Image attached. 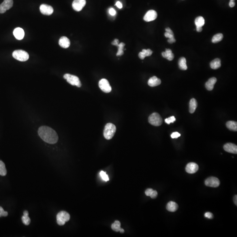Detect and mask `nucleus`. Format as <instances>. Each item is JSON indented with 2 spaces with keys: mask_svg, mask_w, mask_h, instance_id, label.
I'll use <instances>...</instances> for the list:
<instances>
[{
  "mask_svg": "<svg viewBox=\"0 0 237 237\" xmlns=\"http://www.w3.org/2000/svg\"><path fill=\"white\" fill-rule=\"evenodd\" d=\"M38 133L44 142L50 144L56 143L59 139L57 133L50 127L42 126L39 128Z\"/></svg>",
  "mask_w": 237,
  "mask_h": 237,
  "instance_id": "nucleus-1",
  "label": "nucleus"
},
{
  "mask_svg": "<svg viewBox=\"0 0 237 237\" xmlns=\"http://www.w3.org/2000/svg\"><path fill=\"white\" fill-rule=\"evenodd\" d=\"M116 131V127L112 123H108L105 126L104 136L107 140H110L113 138Z\"/></svg>",
  "mask_w": 237,
  "mask_h": 237,
  "instance_id": "nucleus-2",
  "label": "nucleus"
},
{
  "mask_svg": "<svg viewBox=\"0 0 237 237\" xmlns=\"http://www.w3.org/2000/svg\"><path fill=\"white\" fill-rule=\"evenodd\" d=\"M12 56L14 59L21 62H25L28 60L29 55L26 51L17 50L13 52Z\"/></svg>",
  "mask_w": 237,
  "mask_h": 237,
  "instance_id": "nucleus-3",
  "label": "nucleus"
},
{
  "mask_svg": "<svg viewBox=\"0 0 237 237\" xmlns=\"http://www.w3.org/2000/svg\"><path fill=\"white\" fill-rule=\"evenodd\" d=\"M70 215L69 213L64 211H62L58 213L56 217L57 223L60 226H63L70 220Z\"/></svg>",
  "mask_w": 237,
  "mask_h": 237,
  "instance_id": "nucleus-4",
  "label": "nucleus"
},
{
  "mask_svg": "<svg viewBox=\"0 0 237 237\" xmlns=\"http://www.w3.org/2000/svg\"><path fill=\"white\" fill-rule=\"evenodd\" d=\"M64 78L67 80V82L73 86H76L78 87L81 86V83L80 79L77 76L70 74H66L64 75Z\"/></svg>",
  "mask_w": 237,
  "mask_h": 237,
  "instance_id": "nucleus-5",
  "label": "nucleus"
},
{
  "mask_svg": "<svg viewBox=\"0 0 237 237\" xmlns=\"http://www.w3.org/2000/svg\"><path fill=\"white\" fill-rule=\"evenodd\" d=\"M148 122L153 126H160L163 123V119L159 114L154 112L151 114L148 117Z\"/></svg>",
  "mask_w": 237,
  "mask_h": 237,
  "instance_id": "nucleus-6",
  "label": "nucleus"
},
{
  "mask_svg": "<svg viewBox=\"0 0 237 237\" xmlns=\"http://www.w3.org/2000/svg\"><path fill=\"white\" fill-rule=\"evenodd\" d=\"M99 86L101 90L106 93L111 91L112 87L109 82L106 79H102L99 82Z\"/></svg>",
  "mask_w": 237,
  "mask_h": 237,
  "instance_id": "nucleus-7",
  "label": "nucleus"
},
{
  "mask_svg": "<svg viewBox=\"0 0 237 237\" xmlns=\"http://www.w3.org/2000/svg\"><path fill=\"white\" fill-rule=\"evenodd\" d=\"M205 184L206 186L217 187L220 185V181L217 177L212 176L209 177L205 180Z\"/></svg>",
  "mask_w": 237,
  "mask_h": 237,
  "instance_id": "nucleus-8",
  "label": "nucleus"
},
{
  "mask_svg": "<svg viewBox=\"0 0 237 237\" xmlns=\"http://www.w3.org/2000/svg\"><path fill=\"white\" fill-rule=\"evenodd\" d=\"M13 0H4L0 5V13L3 14L13 6Z\"/></svg>",
  "mask_w": 237,
  "mask_h": 237,
  "instance_id": "nucleus-9",
  "label": "nucleus"
},
{
  "mask_svg": "<svg viewBox=\"0 0 237 237\" xmlns=\"http://www.w3.org/2000/svg\"><path fill=\"white\" fill-rule=\"evenodd\" d=\"M86 4V0H74L72 4L73 9L76 12H80Z\"/></svg>",
  "mask_w": 237,
  "mask_h": 237,
  "instance_id": "nucleus-10",
  "label": "nucleus"
},
{
  "mask_svg": "<svg viewBox=\"0 0 237 237\" xmlns=\"http://www.w3.org/2000/svg\"><path fill=\"white\" fill-rule=\"evenodd\" d=\"M40 10L42 14L47 16H50L54 12L53 8L51 6L46 4H42L40 7Z\"/></svg>",
  "mask_w": 237,
  "mask_h": 237,
  "instance_id": "nucleus-11",
  "label": "nucleus"
},
{
  "mask_svg": "<svg viewBox=\"0 0 237 237\" xmlns=\"http://www.w3.org/2000/svg\"><path fill=\"white\" fill-rule=\"evenodd\" d=\"M157 13L153 10L148 11L144 17V20L146 22H151L157 18Z\"/></svg>",
  "mask_w": 237,
  "mask_h": 237,
  "instance_id": "nucleus-12",
  "label": "nucleus"
},
{
  "mask_svg": "<svg viewBox=\"0 0 237 237\" xmlns=\"http://www.w3.org/2000/svg\"><path fill=\"white\" fill-rule=\"evenodd\" d=\"M199 165L196 163H190L187 165L186 167V171L190 174H193L195 173L199 170Z\"/></svg>",
  "mask_w": 237,
  "mask_h": 237,
  "instance_id": "nucleus-13",
  "label": "nucleus"
},
{
  "mask_svg": "<svg viewBox=\"0 0 237 237\" xmlns=\"http://www.w3.org/2000/svg\"><path fill=\"white\" fill-rule=\"evenodd\" d=\"M223 149L226 152L233 154L237 153V146L233 143H227L223 146Z\"/></svg>",
  "mask_w": 237,
  "mask_h": 237,
  "instance_id": "nucleus-14",
  "label": "nucleus"
},
{
  "mask_svg": "<svg viewBox=\"0 0 237 237\" xmlns=\"http://www.w3.org/2000/svg\"><path fill=\"white\" fill-rule=\"evenodd\" d=\"M13 35L16 39L18 40H21L24 38L25 33L22 28L17 27L14 29V31H13Z\"/></svg>",
  "mask_w": 237,
  "mask_h": 237,
  "instance_id": "nucleus-15",
  "label": "nucleus"
},
{
  "mask_svg": "<svg viewBox=\"0 0 237 237\" xmlns=\"http://www.w3.org/2000/svg\"><path fill=\"white\" fill-rule=\"evenodd\" d=\"M59 45L64 48H69L70 45V40L66 37H62L59 40Z\"/></svg>",
  "mask_w": 237,
  "mask_h": 237,
  "instance_id": "nucleus-16",
  "label": "nucleus"
},
{
  "mask_svg": "<svg viewBox=\"0 0 237 237\" xmlns=\"http://www.w3.org/2000/svg\"><path fill=\"white\" fill-rule=\"evenodd\" d=\"M161 81L160 79L157 78L156 76H154L151 77L148 81V84L149 86L151 87L157 86L161 84Z\"/></svg>",
  "mask_w": 237,
  "mask_h": 237,
  "instance_id": "nucleus-17",
  "label": "nucleus"
},
{
  "mask_svg": "<svg viewBox=\"0 0 237 237\" xmlns=\"http://www.w3.org/2000/svg\"><path fill=\"white\" fill-rule=\"evenodd\" d=\"M217 79L215 77L210 78L208 81L206 83V88L208 91H212L214 88V86L217 82Z\"/></svg>",
  "mask_w": 237,
  "mask_h": 237,
  "instance_id": "nucleus-18",
  "label": "nucleus"
},
{
  "mask_svg": "<svg viewBox=\"0 0 237 237\" xmlns=\"http://www.w3.org/2000/svg\"><path fill=\"white\" fill-rule=\"evenodd\" d=\"M166 210L171 212H174L178 208V205L177 203L173 201H170L167 203L166 206Z\"/></svg>",
  "mask_w": 237,
  "mask_h": 237,
  "instance_id": "nucleus-19",
  "label": "nucleus"
},
{
  "mask_svg": "<svg viewBox=\"0 0 237 237\" xmlns=\"http://www.w3.org/2000/svg\"><path fill=\"white\" fill-rule=\"evenodd\" d=\"M162 56L163 58H165L169 61H172L174 59V54L170 49H166L165 52H163Z\"/></svg>",
  "mask_w": 237,
  "mask_h": 237,
  "instance_id": "nucleus-20",
  "label": "nucleus"
},
{
  "mask_svg": "<svg viewBox=\"0 0 237 237\" xmlns=\"http://www.w3.org/2000/svg\"><path fill=\"white\" fill-rule=\"evenodd\" d=\"M153 54V51L150 49H143L142 51V52H140L138 54L139 58L141 59H144L145 58V57H147V56H151Z\"/></svg>",
  "mask_w": 237,
  "mask_h": 237,
  "instance_id": "nucleus-21",
  "label": "nucleus"
},
{
  "mask_svg": "<svg viewBox=\"0 0 237 237\" xmlns=\"http://www.w3.org/2000/svg\"><path fill=\"white\" fill-rule=\"evenodd\" d=\"M197 107V102L195 98H192L189 102V112L193 113L195 112Z\"/></svg>",
  "mask_w": 237,
  "mask_h": 237,
  "instance_id": "nucleus-22",
  "label": "nucleus"
},
{
  "mask_svg": "<svg viewBox=\"0 0 237 237\" xmlns=\"http://www.w3.org/2000/svg\"><path fill=\"white\" fill-rule=\"evenodd\" d=\"M226 126L229 130L234 131H237V123L234 121H229L226 123Z\"/></svg>",
  "mask_w": 237,
  "mask_h": 237,
  "instance_id": "nucleus-23",
  "label": "nucleus"
},
{
  "mask_svg": "<svg viewBox=\"0 0 237 237\" xmlns=\"http://www.w3.org/2000/svg\"><path fill=\"white\" fill-rule=\"evenodd\" d=\"M210 66L213 69H217L221 66V61L219 59H216L212 60L210 63Z\"/></svg>",
  "mask_w": 237,
  "mask_h": 237,
  "instance_id": "nucleus-24",
  "label": "nucleus"
},
{
  "mask_svg": "<svg viewBox=\"0 0 237 237\" xmlns=\"http://www.w3.org/2000/svg\"><path fill=\"white\" fill-rule=\"evenodd\" d=\"M179 67L181 70H186L187 69L186 60L184 57H181L179 59L178 61Z\"/></svg>",
  "mask_w": 237,
  "mask_h": 237,
  "instance_id": "nucleus-25",
  "label": "nucleus"
},
{
  "mask_svg": "<svg viewBox=\"0 0 237 237\" xmlns=\"http://www.w3.org/2000/svg\"><path fill=\"white\" fill-rule=\"evenodd\" d=\"M195 24L196 27H202L205 24V19L202 16H199L195 20Z\"/></svg>",
  "mask_w": 237,
  "mask_h": 237,
  "instance_id": "nucleus-26",
  "label": "nucleus"
},
{
  "mask_svg": "<svg viewBox=\"0 0 237 237\" xmlns=\"http://www.w3.org/2000/svg\"><path fill=\"white\" fill-rule=\"evenodd\" d=\"M112 229L116 232H120L121 228V223L119 221H115L111 225Z\"/></svg>",
  "mask_w": 237,
  "mask_h": 237,
  "instance_id": "nucleus-27",
  "label": "nucleus"
},
{
  "mask_svg": "<svg viewBox=\"0 0 237 237\" xmlns=\"http://www.w3.org/2000/svg\"><path fill=\"white\" fill-rule=\"evenodd\" d=\"M223 38V35L222 33H217L213 36L212 40V42L213 43H217L222 41Z\"/></svg>",
  "mask_w": 237,
  "mask_h": 237,
  "instance_id": "nucleus-28",
  "label": "nucleus"
},
{
  "mask_svg": "<svg viewBox=\"0 0 237 237\" xmlns=\"http://www.w3.org/2000/svg\"><path fill=\"white\" fill-rule=\"evenodd\" d=\"M116 46H117L118 47V50L117 53L116 54V56H121L123 54V48L124 46H125V44L123 43H121L117 44H116Z\"/></svg>",
  "mask_w": 237,
  "mask_h": 237,
  "instance_id": "nucleus-29",
  "label": "nucleus"
},
{
  "mask_svg": "<svg viewBox=\"0 0 237 237\" xmlns=\"http://www.w3.org/2000/svg\"><path fill=\"white\" fill-rule=\"evenodd\" d=\"M7 174L5 165L2 161L0 160V175L5 176Z\"/></svg>",
  "mask_w": 237,
  "mask_h": 237,
  "instance_id": "nucleus-30",
  "label": "nucleus"
},
{
  "mask_svg": "<svg viewBox=\"0 0 237 237\" xmlns=\"http://www.w3.org/2000/svg\"><path fill=\"white\" fill-rule=\"evenodd\" d=\"M22 223L25 225H28L31 223V219L29 217V216L23 215L22 217Z\"/></svg>",
  "mask_w": 237,
  "mask_h": 237,
  "instance_id": "nucleus-31",
  "label": "nucleus"
},
{
  "mask_svg": "<svg viewBox=\"0 0 237 237\" xmlns=\"http://www.w3.org/2000/svg\"><path fill=\"white\" fill-rule=\"evenodd\" d=\"M100 174L102 178V180L104 181H107L109 180V177H108V175L106 174V172L101 171Z\"/></svg>",
  "mask_w": 237,
  "mask_h": 237,
  "instance_id": "nucleus-32",
  "label": "nucleus"
},
{
  "mask_svg": "<svg viewBox=\"0 0 237 237\" xmlns=\"http://www.w3.org/2000/svg\"><path fill=\"white\" fill-rule=\"evenodd\" d=\"M176 118L174 116H172L170 117L165 118V121L167 124H170V123H174V122L175 121Z\"/></svg>",
  "mask_w": 237,
  "mask_h": 237,
  "instance_id": "nucleus-33",
  "label": "nucleus"
},
{
  "mask_svg": "<svg viewBox=\"0 0 237 237\" xmlns=\"http://www.w3.org/2000/svg\"><path fill=\"white\" fill-rule=\"evenodd\" d=\"M8 215L7 212L5 211L3 208L0 206V217H7Z\"/></svg>",
  "mask_w": 237,
  "mask_h": 237,
  "instance_id": "nucleus-34",
  "label": "nucleus"
},
{
  "mask_svg": "<svg viewBox=\"0 0 237 237\" xmlns=\"http://www.w3.org/2000/svg\"><path fill=\"white\" fill-rule=\"evenodd\" d=\"M180 134L177 132L173 133L171 135V137L172 138H177L178 137H180Z\"/></svg>",
  "mask_w": 237,
  "mask_h": 237,
  "instance_id": "nucleus-35",
  "label": "nucleus"
},
{
  "mask_svg": "<svg viewBox=\"0 0 237 237\" xmlns=\"http://www.w3.org/2000/svg\"><path fill=\"white\" fill-rule=\"evenodd\" d=\"M204 216L206 218H209L210 219H212L213 217V214L211 212H206L204 215Z\"/></svg>",
  "mask_w": 237,
  "mask_h": 237,
  "instance_id": "nucleus-36",
  "label": "nucleus"
},
{
  "mask_svg": "<svg viewBox=\"0 0 237 237\" xmlns=\"http://www.w3.org/2000/svg\"><path fill=\"white\" fill-rule=\"evenodd\" d=\"M153 189H147L145 191V194L146 195L148 196H150L151 195V194H152V192H153Z\"/></svg>",
  "mask_w": 237,
  "mask_h": 237,
  "instance_id": "nucleus-37",
  "label": "nucleus"
},
{
  "mask_svg": "<svg viewBox=\"0 0 237 237\" xmlns=\"http://www.w3.org/2000/svg\"><path fill=\"white\" fill-rule=\"evenodd\" d=\"M157 195H158V192H157V191L155 190H153V192H152V194H151V195H150V197H151L152 199H154L157 197Z\"/></svg>",
  "mask_w": 237,
  "mask_h": 237,
  "instance_id": "nucleus-38",
  "label": "nucleus"
},
{
  "mask_svg": "<svg viewBox=\"0 0 237 237\" xmlns=\"http://www.w3.org/2000/svg\"><path fill=\"white\" fill-rule=\"evenodd\" d=\"M109 13L110 15L112 16H114L116 15V11L113 8H110L109 10Z\"/></svg>",
  "mask_w": 237,
  "mask_h": 237,
  "instance_id": "nucleus-39",
  "label": "nucleus"
},
{
  "mask_svg": "<svg viewBox=\"0 0 237 237\" xmlns=\"http://www.w3.org/2000/svg\"><path fill=\"white\" fill-rule=\"evenodd\" d=\"M164 35L165 37L168 38L169 39L174 37V35H172V34H170V33H168L165 32V33Z\"/></svg>",
  "mask_w": 237,
  "mask_h": 237,
  "instance_id": "nucleus-40",
  "label": "nucleus"
},
{
  "mask_svg": "<svg viewBox=\"0 0 237 237\" xmlns=\"http://www.w3.org/2000/svg\"><path fill=\"white\" fill-rule=\"evenodd\" d=\"M116 6L118 7V8L121 9L123 7V5L120 1H117L116 4Z\"/></svg>",
  "mask_w": 237,
  "mask_h": 237,
  "instance_id": "nucleus-41",
  "label": "nucleus"
},
{
  "mask_svg": "<svg viewBox=\"0 0 237 237\" xmlns=\"http://www.w3.org/2000/svg\"><path fill=\"white\" fill-rule=\"evenodd\" d=\"M168 42L170 44L174 43L175 42H176L175 39L174 38V37L169 39L168 40Z\"/></svg>",
  "mask_w": 237,
  "mask_h": 237,
  "instance_id": "nucleus-42",
  "label": "nucleus"
},
{
  "mask_svg": "<svg viewBox=\"0 0 237 237\" xmlns=\"http://www.w3.org/2000/svg\"><path fill=\"white\" fill-rule=\"evenodd\" d=\"M165 30L166 32L168 33L172 34V35H174V33L170 28H167L165 29Z\"/></svg>",
  "mask_w": 237,
  "mask_h": 237,
  "instance_id": "nucleus-43",
  "label": "nucleus"
},
{
  "mask_svg": "<svg viewBox=\"0 0 237 237\" xmlns=\"http://www.w3.org/2000/svg\"><path fill=\"white\" fill-rule=\"evenodd\" d=\"M234 5H235V2H234V1H231L229 2V6H230V7H234Z\"/></svg>",
  "mask_w": 237,
  "mask_h": 237,
  "instance_id": "nucleus-44",
  "label": "nucleus"
},
{
  "mask_svg": "<svg viewBox=\"0 0 237 237\" xmlns=\"http://www.w3.org/2000/svg\"><path fill=\"white\" fill-rule=\"evenodd\" d=\"M202 27H196V31L198 32H200L202 31Z\"/></svg>",
  "mask_w": 237,
  "mask_h": 237,
  "instance_id": "nucleus-45",
  "label": "nucleus"
},
{
  "mask_svg": "<svg viewBox=\"0 0 237 237\" xmlns=\"http://www.w3.org/2000/svg\"><path fill=\"white\" fill-rule=\"evenodd\" d=\"M237 195L234 196V204L236 206H237Z\"/></svg>",
  "mask_w": 237,
  "mask_h": 237,
  "instance_id": "nucleus-46",
  "label": "nucleus"
},
{
  "mask_svg": "<svg viewBox=\"0 0 237 237\" xmlns=\"http://www.w3.org/2000/svg\"><path fill=\"white\" fill-rule=\"evenodd\" d=\"M23 214L24 215H27V216H29V212L27 211H25L23 212Z\"/></svg>",
  "mask_w": 237,
  "mask_h": 237,
  "instance_id": "nucleus-47",
  "label": "nucleus"
},
{
  "mask_svg": "<svg viewBox=\"0 0 237 237\" xmlns=\"http://www.w3.org/2000/svg\"><path fill=\"white\" fill-rule=\"evenodd\" d=\"M120 232L121 233H123L124 232V230L123 228H121V230H120Z\"/></svg>",
  "mask_w": 237,
  "mask_h": 237,
  "instance_id": "nucleus-48",
  "label": "nucleus"
},
{
  "mask_svg": "<svg viewBox=\"0 0 237 237\" xmlns=\"http://www.w3.org/2000/svg\"><path fill=\"white\" fill-rule=\"evenodd\" d=\"M231 1H234V0H231Z\"/></svg>",
  "mask_w": 237,
  "mask_h": 237,
  "instance_id": "nucleus-49",
  "label": "nucleus"
}]
</instances>
